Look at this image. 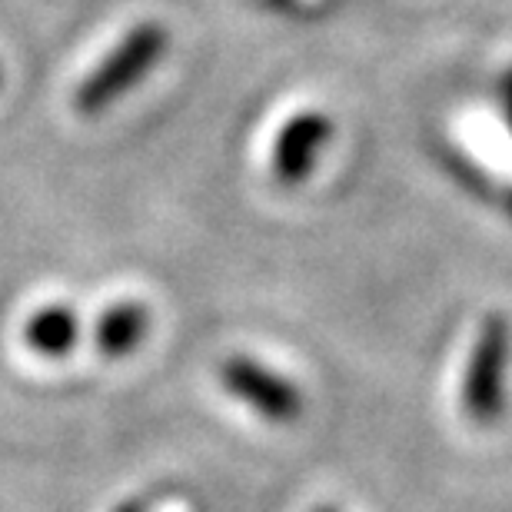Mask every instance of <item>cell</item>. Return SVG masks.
Masks as SVG:
<instances>
[{
  "instance_id": "cell-1",
  "label": "cell",
  "mask_w": 512,
  "mask_h": 512,
  "mask_svg": "<svg viewBox=\"0 0 512 512\" xmlns=\"http://www.w3.org/2000/svg\"><path fill=\"white\" fill-rule=\"evenodd\" d=\"M167 47H170V34L160 24H153V20L150 24H137L120 40L117 50H110L104 64L77 87V97H74L77 114L97 117V114H104L110 104H117L120 97H127L130 90L160 64Z\"/></svg>"
},
{
  "instance_id": "cell-2",
  "label": "cell",
  "mask_w": 512,
  "mask_h": 512,
  "mask_svg": "<svg viewBox=\"0 0 512 512\" xmlns=\"http://www.w3.org/2000/svg\"><path fill=\"white\" fill-rule=\"evenodd\" d=\"M512 353V326L503 313H489L479 323L473 353L463 376V409L479 426H489L506 409V370Z\"/></svg>"
},
{
  "instance_id": "cell-3",
  "label": "cell",
  "mask_w": 512,
  "mask_h": 512,
  "mask_svg": "<svg viewBox=\"0 0 512 512\" xmlns=\"http://www.w3.org/2000/svg\"><path fill=\"white\" fill-rule=\"evenodd\" d=\"M220 383L227 386L230 396L247 403L256 416L270 423H293L303 413V393L286 376H280L270 366L247 360V356H230L220 366Z\"/></svg>"
},
{
  "instance_id": "cell-4",
  "label": "cell",
  "mask_w": 512,
  "mask_h": 512,
  "mask_svg": "<svg viewBox=\"0 0 512 512\" xmlns=\"http://www.w3.org/2000/svg\"><path fill=\"white\" fill-rule=\"evenodd\" d=\"M333 137V120L323 110H300L276 133L270 170L280 187H300L316 170V160Z\"/></svg>"
},
{
  "instance_id": "cell-5",
  "label": "cell",
  "mask_w": 512,
  "mask_h": 512,
  "mask_svg": "<svg viewBox=\"0 0 512 512\" xmlns=\"http://www.w3.org/2000/svg\"><path fill=\"white\" fill-rule=\"evenodd\" d=\"M150 330V310L143 303H117L97 320V350L107 356V360H124L137 346L147 340Z\"/></svg>"
},
{
  "instance_id": "cell-6",
  "label": "cell",
  "mask_w": 512,
  "mask_h": 512,
  "mask_svg": "<svg viewBox=\"0 0 512 512\" xmlns=\"http://www.w3.org/2000/svg\"><path fill=\"white\" fill-rule=\"evenodd\" d=\"M80 323L70 306H47V310L34 313L24 326V340L30 350H37L47 360H60L77 346Z\"/></svg>"
},
{
  "instance_id": "cell-7",
  "label": "cell",
  "mask_w": 512,
  "mask_h": 512,
  "mask_svg": "<svg viewBox=\"0 0 512 512\" xmlns=\"http://www.w3.org/2000/svg\"><path fill=\"white\" fill-rule=\"evenodd\" d=\"M506 120H509V130H512V77L506 84Z\"/></svg>"
},
{
  "instance_id": "cell-8",
  "label": "cell",
  "mask_w": 512,
  "mask_h": 512,
  "mask_svg": "<svg viewBox=\"0 0 512 512\" xmlns=\"http://www.w3.org/2000/svg\"><path fill=\"white\" fill-rule=\"evenodd\" d=\"M313 512H340V509H336V506H316Z\"/></svg>"
}]
</instances>
